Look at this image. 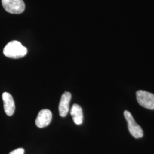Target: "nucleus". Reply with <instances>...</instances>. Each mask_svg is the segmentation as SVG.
Here are the masks:
<instances>
[{"instance_id": "obj_1", "label": "nucleus", "mask_w": 154, "mask_h": 154, "mask_svg": "<svg viewBox=\"0 0 154 154\" xmlns=\"http://www.w3.org/2000/svg\"><path fill=\"white\" fill-rule=\"evenodd\" d=\"M28 50L17 41L9 42L4 48L3 53L6 57L13 59L21 58L26 55Z\"/></svg>"}, {"instance_id": "obj_2", "label": "nucleus", "mask_w": 154, "mask_h": 154, "mask_svg": "<svg viewBox=\"0 0 154 154\" xmlns=\"http://www.w3.org/2000/svg\"><path fill=\"white\" fill-rule=\"evenodd\" d=\"M6 11L11 14H18L23 12L25 4L23 0H1Z\"/></svg>"}, {"instance_id": "obj_3", "label": "nucleus", "mask_w": 154, "mask_h": 154, "mask_svg": "<svg viewBox=\"0 0 154 154\" xmlns=\"http://www.w3.org/2000/svg\"><path fill=\"white\" fill-rule=\"evenodd\" d=\"M124 116L128 123V128L130 134L135 138H142L143 136V131L134 119L131 114L127 110L125 111Z\"/></svg>"}, {"instance_id": "obj_4", "label": "nucleus", "mask_w": 154, "mask_h": 154, "mask_svg": "<svg viewBox=\"0 0 154 154\" xmlns=\"http://www.w3.org/2000/svg\"><path fill=\"white\" fill-rule=\"evenodd\" d=\"M136 95L139 105L149 110H154V94L146 91L139 90Z\"/></svg>"}, {"instance_id": "obj_5", "label": "nucleus", "mask_w": 154, "mask_h": 154, "mask_svg": "<svg viewBox=\"0 0 154 154\" xmlns=\"http://www.w3.org/2000/svg\"><path fill=\"white\" fill-rule=\"evenodd\" d=\"M52 119V113L50 110L43 109L41 110L35 120V125L39 128L48 126Z\"/></svg>"}, {"instance_id": "obj_6", "label": "nucleus", "mask_w": 154, "mask_h": 154, "mask_svg": "<svg viewBox=\"0 0 154 154\" xmlns=\"http://www.w3.org/2000/svg\"><path fill=\"white\" fill-rule=\"evenodd\" d=\"M71 99L72 94L69 92L66 91L62 95L58 107L60 115L62 117H65L67 115Z\"/></svg>"}, {"instance_id": "obj_7", "label": "nucleus", "mask_w": 154, "mask_h": 154, "mask_svg": "<svg viewBox=\"0 0 154 154\" xmlns=\"http://www.w3.org/2000/svg\"><path fill=\"white\" fill-rule=\"evenodd\" d=\"M2 98L4 102V109L6 114L8 116H12L15 111V103L14 100L10 94L7 92L2 94Z\"/></svg>"}, {"instance_id": "obj_8", "label": "nucleus", "mask_w": 154, "mask_h": 154, "mask_svg": "<svg viewBox=\"0 0 154 154\" xmlns=\"http://www.w3.org/2000/svg\"><path fill=\"white\" fill-rule=\"evenodd\" d=\"M70 114L73 121L76 125H80L82 123L83 120L82 109L79 105L77 104L72 105L70 111Z\"/></svg>"}, {"instance_id": "obj_9", "label": "nucleus", "mask_w": 154, "mask_h": 154, "mask_svg": "<svg viewBox=\"0 0 154 154\" xmlns=\"http://www.w3.org/2000/svg\"><path fill=\"white\" fill-rule=\"evenodd\" d=\"M25 150L22 148H19V149H14L11 151L9 154H24Z\"/></svg>"}]
</instances>
